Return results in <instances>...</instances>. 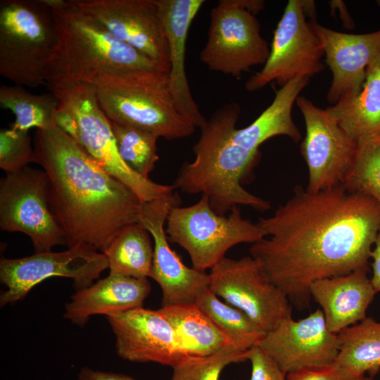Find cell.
Wrapping results in <instances>:
<instances>
[{
    "mask_svg": "<svg viewBox=\"0 0 380 380\" xmlns=\"http://www.w3.org/2000/svg\"><path fill=\"white\" fill-rule=\"evenodd\" d=\"M268 238L250 255L298 309L314 281L367 267L380 227V205L344 185L317 193L296 186L273 215L257 223Z\"/></svg>",
    "mask_w": 380,
    "mask_h": 380,
    "instance_id": "1",
    "label": "cell"
},
{
    "mask_svg": "<svg viewBox=\"0 0 380 380\" xmlns=\"http://www.w3.org/2000/svg\"><path fill=\"white\" fill-rule=\"evenodd\" d=\"M33 148L68 248L85 244L103 253L123 228L139 223L144 203L55 124L37 129Z\"/></svg>",
    "mask_w": 380,
    "mask_h": 380,
    "instance_id": "2",
    "label": "cell"
},
{
    "mask_svg": "<svg viewBox=\"0 0 380 380\" xmlns=\"http://www.w3.org/2000/svg\"><path fill=\"white\" fill-rule=\"evenodd\" d=\"M240 113V105L231 102L213 113L201 128L193 148L194 160L184 164L172 185L184 193L208 196L211 208L220 215L240 205L260 211L271 207L269 201L241 185L243 176L260 154L247 151L231 139Z\"/></svg>",
    "mask_w": 380,
    "mask_h": 380,
    "instance_id": "3",
    "label": "cell"
},
{
    "mask_svg": "<svg viewBox=\"0 0 380 380\" xmlns=\"http://www.w3.org/2000/svg\"><path fill=\"white\" fill-rule=\"evenodd\" d=\"M53 10L57 44L46 84L89 82L102 72L117 69L160 71L158 63L120 41L74 2L44 0Z\"/></svg>",
    "mask_w": 380,
    "mask_h": 380,
    "instance_id": "4",
    "label": "cell"
},
{
    "mask_svg": "<svg viewBox=\"0 0 380 380\" xmlns=\"http://www.w3.org/2000/svg\"><path fill=\"white\" fill-rule=\"evenodd\" d=\"M89 83L109 120L132 126L167 140L191 136L196 127L177 110L168 74L117 69L102 72Z\"/></svg>",
    "mask_w": 380,
    "mask_h": 380,
    "instance_id": "5",
    "label": "cell"
},
{
    "mask_svg": "<svg viewBox=\"0 0 380 380\" xmlns=\"http://www.w3.org/2000/svg\"><path fill=\"white\" fill-rule=\"evenodd\" d=\"M58 100L54 123L74 139L102 168L132 190L143 203L175 188L145 178L130 169L118 152L109 120L88 82L48 84Z\"/></svg>",
    "mask_w": 380,
    "mask_h": 380,
    "instance_id": "6",
    "label": "cell"
},
{
    "mask_svg": "<svg viewBox=\"0 0 380 380\" xmlns=\"http://www.w3.org/2000/svg\"><path fill=\"white\" fill-rule=\"evenodd\" d=\"M57 44L53 12L44 0L0 2V74L16 85L46 84Z\"/></svg>",
    "mask_w": 380,
    "mask_h": 380,
    "instance_id": "7",
    "label": "cell"
},
{
    "mask_svg": "<svg viewBox=\"0 0 380 380\" xmlns=\"http://www.w3.org/2000/svg\"><path fill=\"white\" fill-rule=\"evenodd\" d=\"M165 232L170 242L177 243L189 255L192 267L201 271L212 268L232 247L242 243H255L267 236L257 224L242 217L239 206L228 216L211 208L202 195L195 204L173 206L167 215Z\"/></svg>",
    "mask_w": 380,
    "mask_h": 380,
    "instance_id": "8",
    "label": "cell"
},
{
    "mask_svg": "<svg viewBox=\"0 0 380 380\" xmlns=\"http://www.w3.org/2000/svg\"><path fill=\"white\" fill-rule=\"evenodd\" d=\"M264 6L262 0H220L210 11L200 61L212 71L236 78L264 65L270 48L255 18Z\"/></svg>",
    "mask_w": 380,
    "mask_h": 380,
    "instance_id": "9",
    "label": "cell"
},
{
    "mask_svg": "<svg viewBox=\"0 0 380 380\" xmlns=\"http://www.w3.org/2000/svg\"><path fill=\"white\" fill-rule=\"evenodd\" d=\"M208 274L209 289L244 312L265 333L291 317L288 296L251 255L237 260L224 257Z\"/></svg>",
    "mask_w": 380,
    "mask_h": 380,
    "instance_id": "10",
    "label": "cell"
},
{
    "mask_svg": "<svg viewBox=\"0 0 380 380\" xmlns=\"http://www.w3.org/2000/svg\"><path fill=\"white\" fill-rule=\"evenodd\" d=\"M0 227L20 232L31 239L35 253L66 244L64 234L48 202V178L44 170L26 167L6 173L0 182Z\"/></svg>",
    "mask_w": 380,
    "mask_h": 380,
    "instance_id": "11",
    "label": "cell"
},
{
    "mask_svg": "<svg viewBox=\"0 0 380 380\" xmlns=\"http://www.w3.org/2000/svg\"><path fill=\"white\" fill-rule=\"evenodd\" d=\"M107 268L106 255L85 244L61 252L49 251L13 259L2 258L0 281L5 290L0 295V305L23 299L34 286L51 277L72 279L76 291L87 288Z\"/></svg>",
    "mask_w": 380,
    "mask_h": 380,
    "instance_id": "12",
    "label": "cell"
},
{
    "mask_svg": "<svg viewBox=\"0 0 380 380\" xmlns=\"http://www.w3.org/2000/svg\"><path fill=\"white\" fill-rule=\"evenodd\" d=\"M323 56L322 42L306 20L302 0H289L274 32L267 60L245 88L255 91L272 82L282 87L297 77L310 78L324 69Z\"/></svg>",
    "mask_w": 380,
    "mask_h": 380,
    "instance_id": "13",
    "label": "cell"
},
{
    "mask_svg": "<svg viewBox=\"0 0 380 380\" xmlns=\"http://www.w3.org/2000/svg\"><path fill=\"white\" fill-rule=\"evenodd\" d=\"M296 103L306 129L300 146L308 170L305 189L317 193L344 185L355 162L357 142L327 108L317 107L303 96H298Z\"/></svg>",
    "mask_w": 380,
    "mask_h": 380,
    "instance_id": "14",
    "label": "cell"
},
{
    "mask_svg": "<svg viewBox=\"0 0 380 380\" xmlns=\"http://www.w3.org/2000/svg\"><path fill=\"white\" fill-rule=\"evenodd\" d=\"M174 190L144 203L139 217V223L148 231L154 241L148 277L161 289L162 306L195 304L198 298L209 289L210 282L209 274L185 265L169 245L166 220L170 209L180 203Z\"/></svg>",
    "mask_w": 380,
    "mask_h": 380,
    "instance_id": "15",
    "label": "cell"
},
{
    "mask_svg": "<svg viewBox=\"0 0 380 380\" xmlns=\"http://www.w3.org/2000/svg\"><path fill=\"white\" fill-rule=\"evenodd\" d=\"M112 34L169 73L170 50L156 0H73Z\"/></svg>",
    "mask_w": 380,
    "mask_h": 380,
    "instance_id": "16",
    "label": "cell"
},
{
    "mask_svg": "<svg viewBox=\"0 0 380 380\" xmlns=\"http://www.w3.org/2000/svg\"><path fill=\"white\" fill-rule=\"evenodd\" d=\"M257 346L286 374L307 367L330 365L339 349L337 334L331 332L319 308L300 320H282L265 333Z\"/></svg>",
    "mask_w": 380,
    "mask_h": 380,
    "instance_id": "17",
    "label": "cell"
},
{
    "mask_svg": "<svg viewBox=\"0 0 380 380\" xmlns=\"http://www.w3.org/2000/svg\"><path fill=\"white\" fill-rule=\"evenodd\" d=\"M106 317L116 353L125 360L172 367L187 357L174 328L159 309L141 307Z\"/></svg>",
    "mask_w": 380,
    "mask_h": 380,
    "instance_id": "18",
    "label": "cell"
},
{
    "mask_svg": "<svg viewBox=\"0 0 380 380\" xmlns=\"http://www.w3.org/2000/svg\"><path fill=\"white\" fill-rule=\"evenodd\" d=\"M308 23L322 42L326 65L332 72L328 102L333 106L343 96L358 94L367 68L380 56V30L348 34L331 30L314 20Z\"/></svg>",
    "mask_w": 380,
    "mask_h": 380,
    "instance_id": "19",
    "label": "cell"
},
{
    "mask_svg": "<svg viewBox=\"0 0 380 380\" xmlns=\"http://www.w3.org/2000/svg\"><path fill=\"white\" fill-rule=\"evenodd\" d=\"M170 50L169 87L179 113L200 129L207 120L191 95L185 70L186 43L191 24L204 0H156Z\"/></svg>",
    "mask_w": 380,
    "mask_h": 380,
    "instance_id": "20",
    "label": "cell"
},
{
    "mask_svg": "<svg viewBox=\"0 0 380 380\" xmlns=\"http://www.w3.org/2000/svg\"><path fill=\"white\" fill-rule=\"evenodd\" d=\"M310 293L320 305L328 329L334 334L365 319L376 293L367 267L318 279L311 284Z\"/></svg>",
    "mask_w": 380,
    "mask_h": 380,
    "instance_id": "21",
    "label": "cell"
},
{
    "mask_svg": "<svg viewBox=\"0 0 380 380\" xmlns=\"http://www.w3.org/2000/svg\"><path fill=\"white\" fill-rule=\"evenodd\" d=\"M151 289L147 278L108 274L77 290L65 305L64 318L84 327L93 315L108 317L142 307Z\"/></svg>",
    "mask_w": 380,
    "mask_h": 380,
    "instance_id": "22",
    "label": "cell"
},
{
    "mask_svg": "<svg viewBox=\"0 0 380 380\" xmlns=\"http://www.w3.org/2000/svg\"><path fill=\"white\" fill-rule=\"evenodd\" d=\"M327 109L356 142L380 134V56L367 68L359 94L343 96Z\"/></svg>",
    "mask_w": 380,
    "mask_h": 380,
    "instance_id": "23",
    "label": "cell"
},
{
    "mask_svg": "<svg viewBox=\"0 0 380 380\" xmlns=\"http://www.w3.org/2000/svg\"><path fill=\"white\" fill-rule=\"evenodd\" d=\"M337 336L339 349L333 363L339 372L349 380L366 373L374 377L380 371V322L366 317Z\"/></svg>",
    "mask_w": 380,
    "mask_h": 380,
    "instance_id": "24",
    "label": "cell"
},
{
    "mask_svg": "<svg viewBox=\"0 0 380 380\" xmlns=\"http://www.w3.org/2000/svg\"><path fill=\"white\" fill-rule=\"evenodd\" d=\"M159 310L174 328L186 357L206 356L229 346L234 347L196 304L162 306Z\"/></svg>",
    "mask_w": 380,
    "mask_h": 380,
    "instance_id": "25",
    "label": "cell"
},
{
    "mask_svg": "<svg viewBox=\"0 0 380 380\" xmlns=\"http://www.w3.org/2000/svg\"><path fill=\"white\" fill-rule=\"evenodd\" d=\"M103 253L108 259L109 274L148 277L153 246L150 233L141 224L137 222L123 228Z\"/></svg>",
    "mask_w": 380,
    "mask_h": 380,
    "instance_id": "26",
    "label": "cell"
},
{
    "mask_svg": "<svg viewBox=\"0 0 380 380\" xmlns=\"http://www.w3.org/2000/svg\"><path fill=\"white\" fill-rule=\"evenodd\" d=\"M238 350L257 346L265 334L244 312L221 301L209 289L195 303Z\"/></svg>",
    "mask_w": 380,
    "mask_h": 380,
    "instance_id": "27",
    "label": "cell"
},
{
    "mask_svg": "<svg viewBox=\"0 0 380 380\" xmlns=\"http://www.w3.org/2000/svg\"><path fill=\"white\" fill-rule=\"evenodd\" d=\"M0 105L15 115L12 129L27 132L30 128L44 129L53 125L58 100L52 93L36 95L19 85L1 84Z\"/></svg>",
    "mask_w": 380,
    "mask_h": 380,
    "instance_id": "28",
    "label": "cell"
},
{
    "mask_svg": "<svg viewBox=\"0 0 380 380\" xmlns=\"http://www.w3.org/2000/svg\"><path fill=\"white\" fill-rule=\"evenodd\" d=\"M120 156L127 166L145 178L153 170L159 157L156 135L132 126L109 120Z\"/></svg>",
    "mask_w": 380,
    "mask_h": 380,
    "instance_id": "29",
    "label": "cell"
},
{
    "mask_svg": "<svg viewBox=\"0 0 380 380\" xmlns=\"http://www.w3.org/2000/svg\"><path fill=\"white\" fill-rule=\"evenodd\" d=\"M344 186L380 205V134L357 142L355 162Z\"/></svg>",
    "mask_w": 380,
    "mask_h": 380,
    "instance_id": "30",
    "label": "cell"
},
{
    "mask_svg": "<svg viewBox=\"0 0 380 380\" xmlns=\"http://www.w3.org/2000/svg\"><path fill=\"white\" fill-rule=\"evenodd\" d=\"M247 352L229 346L209 355L187 357L172 367L171 380H220L227 366L247 360Z\"/></svg>",
    "mask_w": 380,
    "mask_h": 380,
    "instance_id": "31",
    "label": "cell"
},
{
    "mask_svg": "<svg viewBox=\"0 0 380 380\" xmlns=\"http://www.w3.org/2000/svg\"><path fill=\"white\" fill-rule=\"evenodd\" d=\"M34 148L27 132L12 128L0 132V167L6 173L24 169L33 163Z\"/></svg>",
    "mask_w": 380,
    "mask_h": 380,
    "instance_id": "32",
    "label": "cell"
},
{
    "mask_svg": "<svg viewBox=\"0 0 380 380\" xmlns=\"http://www.w3.org/2000/svg\"><path fill=\"white\" fill-rule=\"evenodd\" d=\"M247 360L251 364L250 380H286V374L258 346L248 350Z\"/></svg>",
    "mask_w": 380,
    "mask_h": 380,
    "instance_id": "33",
    "label": "cell"
},
{
    "mask_svg": "<svg viewBox=\"0 0 380 380\" xmlns=\"http://www.w3.org/2000/svg\"><path fill=\"white\" fill-rule=\"evenodd\" d=\"M286 380H349L330 365L300 369L286 374Z\"/></svg>",
    "mask_w": 380,
    "mask_h": 380,
    "instance_id": "34",
    "label": "cell"
},
{
    "mask_svg": "<svg viewBox=\"0 0 380 380\" xmlns=\"http://www.w3.org/2000/svg\"><path fill=\"white\" fill-rule=\"evenodd\" d=\"M77 380H137L122 373L95 370L84 367L78 373Z\"/></svg>",
    "mask_w": 380,
    "mask_h": 380,
    "instance_id": "35",
    "label": "cell"
},
{
    "mask_svg": "<svg viewBox=\"0 0 380 380\" xmlns=\"http://www.w3.org/2000/svg\"><path fill=\"white\" fill-rule=\"evenodd\" d=\"M370 258L372 259V275L370 279L377 293L380 292V227L377 232L374 243L370 253Z\"/></svg>",
    "mask_w": 380,
    "mask_h": 380,
    "instance_id": "36",
    "label": "cell"
},
{
    "mask_svg": "<svg viewBox=\"0 0 380 380\" xmlns=\"http://www.w3.org/2000/svg\"><path fill=\"white\" fill-rule=\"evenodd\" d=\"M329 5L331 9H338L339 11L340 18L346 28L353 29L355 27V23L350 16L346 5L342 1H330Z\"/></svg>",
    "mask_w": 380,
    "mask_h": 380,
    "instance_id": "37",
    "label": "cell"
},
{
    "mask_svg": "<svg viewBox=\"0 0 380 380\" xmlns=\"http://www.w3.org/2000/svg\"><path fill=\"white\" fill-rule=\"evenodd\" d=\"M355 380H376L374 377L362 376Z\"/></svg>",
    "mask_w": 380,
    "mask_h": 380,
    "instance_id": "38",
    "label": "cell"
}]
</instances>
